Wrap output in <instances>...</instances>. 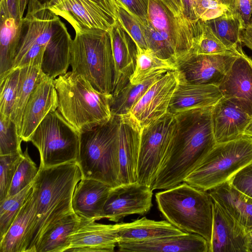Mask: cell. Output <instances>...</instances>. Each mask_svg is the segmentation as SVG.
I'll return each instance as SVG.
<instances>
[{"instance_id":"1","label":"cell","mask_w":252,"mask_h":252,"mask_svg":"<svg viewBox=\"0 0 252 252\" xmlns=\"http://www.w3.org/2000/svg\"><path fill=\"white\" fill-rule=\"evenodd\" d=\"M212 108L193 109L175 115L177 133L151 185L153 190L168 189L183 182L217 144Z\"/></svg>"},{"instance_id":"2","label":"cell","mask_w":252,"mask_h":252,"mask_svg":"<svg viewBox=\"0 0 252 252\" xmlns=\"http://www.w3.org/2000/svg\"><path fill=\"white\" fill-rule=\"evenodd\" d=\"M81 179L76 161L48 168L39 167L32 184L36 200L35 219L26 238L24 252H35L43 235L62 219L74 213L72 196Z\"/></svg>"},{"instance_id":"3","label":"cell","mask_w":252,"mask_h":252,"mask_svg":"<svg viewBox=\"0 0 252 252\" xmlns=\"http://www.w3.org/2000/svg\"><path fill=\"white\" fill-rule=\"evenodd\" d=\"M53 82L58 96L57 110L80 133L111 118L112 94L97 91L82 76L69 71Z\"/></svg>"},{"instance_id":"4","label":"cell","mask_w":252,"mask_h":252,"mask_svg":"<svg viewBox=\"0 0 252 252\" xmlns=\"http://www.w3.org/2000/svg\"><path fill=\"white\" fill-rule=\"evenodd\" d=\"M120 117L80 133L76 162L82 178L101 182L114 188L120 185L119 159Z\"/></svg>"},{"instance_id":"5","label":"cell","mask_w":252,"mask_h":252,"mask_svg":"<svg viewBox=\"0 0 252 252\" xmlns=\"http://www.w3.org/2000/svg\"><path fill=\"white\" fill-rule=\"evenodd\" d=\"M156 201L163 217L179 229L211 241L213 201L208 191L183 182L157 192Z\"/></svg>"},{"instance_id":"6","label":"cell","mask_w":252,"mask_h":252,"mask_svg":"<svg viewBox=\"0 0 252 252\" xmlns=\"http://www.w3.org/2000/svg\"><path fill=\"white\" fill-rule=\"evenodd\" d=\"M70 65L73 72L84 77L97 91L112 94L115 66L109 31L89 30L76 33Z\"/></svg>"},{"instance_id":"7","label":"cell","mask_w":252,"mask_h":252,"mask_svg":"<svg viewBox=\"0 0 252 252\" xmlns=\"http://www.w3.org/2000/svg\"><path fill=\"white\" fill-rule=\"evenodd\" d=\"M252 164V137L243 135L217 143L183 182L208 191Z\"/></svg>"},{"instance_id":"8","label":"cell","mask_w":252,"mask_h":252,"mask_svg":"<svg viewBox=\"0 0 252 252\" xmlns=\"http://www.w3.org/2000/svg\"><path fill=\"white\" fill-rule=\"evenodd\" d=\"M80 132L69 124L57 110L49 113L31 136L37 149L40 167L48 168L76 161Z\"/></svg>"},{"instance_id":"9","label":"cell","mask_w":252,"mask_h":252,"mask_svg":"<svg viewBox=\"0 0 252 252\" xmlns=\"http://www.w3.org/2000/svg\"><path fill=\"white\" fill-rule=\"evenodd\" d=\"M175 115L167 112L140 132L137 180L151 187L164 156L177 131Z\"/></svg>"},{"instance_id":"10","label":"cell","mask_w":252,"mask_h":252,"mask_svg":"<svg viewBox=\"0 0 252 252\" xmlns=\"http://www.w3.org/2000/svg\"><path fill=\"white\" fill-rule=\"evenodd\" d=\"M148 22L170 43L177 63L192 53L202 34L204 23L200 19L192 21L184 14H174L159 0H149Z\"/></svg>"},{"instance_id":"11","label":"cell","mask_w":252,"mask_h":252,"mask_svg":"<svg viewBox=\"0 0 252 252\" xmlns=\"http://www.w3.org/2000/svg\"><path fill=\"white\" fill-rule=\"evenodd\" d=\"M48 9L66 20L76 33L109 31L117 19L114 0H54Z\"/></svg>"},{"instance_id":"12","label":"cell","mask_w":252,"mask_h":252,"mask_svg":"<svg viewBox=\"0 0 252 252\" xmlns=\"http://www.w3.org/2000/svg\"><path fill=\"white\" fill-rule=\"evenodd\" d=\"M178 70L165 73L147 90L130 112L129 119L141 131L164 116L178 85Z\"/></svg>"},{"instance_id":"13","label":"cell","mask_w":252,"mask_h":252,"mask_svg":"<svg viewBox=\"0 0 252 252\" xmlns=\"http://www.w3.org/2000/svg\"><path fill=\"white\" fill-rule=\"evenodd\" d=\"M153 191L137 181L111 188L104 208L105 219L118 222L130 215L147 214L153 206Z\"/></svg>"},{"instance_id":"14","label":"cell","mask_w":252,"mask_h":252,"mask_svg":"<svg viewBox=\"0 0 252 252\" xmlns=\"http://www.w3.org/2000/svg\"><path fill=\"white\" fill-rule=\"evenodd\" d=\"M242 51L210 55L190 54L177 64L179 77L190 83L218 87Z\"/></svg>"},{"instance_id":"15","label":"cell","mask_w":252,"mask_h":252,"mask_svg":"<svg viewBox=\"0 0 252 252\" xmlns=\"http://www.w3.org/2000/svg\"><path fill=\"white\" fill-rule=\"evenodd\" d=\"M81 217L69 238L67 252H112L119 241V223L106 224Z\"/></svg>"},{"instance_id":"16","label":"cell","mask_w":252,"mask_h":252,"mask_svg":"<svg viewBox=\"0 0 252 252\" xmlns=\"http://www.w3.org/2000/svg\"><path fill=\"white\" fill-rule=\"evenodd\" d=\"M222 97L252 117V60L242 51L218 86Z\"/></svg>"},{"instance_id":"17","label":"cell","mask_w":252,"mask_h":252,"mask_svg":"<svg viewBox=\"0 0 252 252\" xmlns=\"http://www.w3.org/2000/svg\"><path fill=\"white\" fill-rule=\"evenodd\" d=\"M58 107L53 79L46 75L38 83L25 108L18 132L22 141H30L32 135L45 117Z\"/></svg>"},{"instance_id":"18","label":"cell","mask_w":252,"mask_h":252,"mask_svg":"<svg viewBox=\"0 0 252 252\" xmlns=\"http://www.w3.org/2000/svg\"><path fill=\"white\" fill-rule=\"evenodd\" d=\"M213 201L209 252H247V230Z\"/></svg>"},{"instance_id":"19","label":"cell","mask_w":252,"mask_h":252,"mask_svg":"<svg viewBox=\"0 0 252 252\" xmlns=\"http://www.w3.org/2000/svg\"><path fill=\"white\" fill-rule=\"evenodd\" d=\"M109 32L115 66L112 94V96H114L129 82L135 67L138 48L118 18Z\"/></svg>"},{"instance_id":"20","label":"cell","mask_w":252,"mask_h":252,"mask_svg":"<svg viewBox=\"0 0 252 252\" xmlns=\"http://www.w3.org/2000/svg\"><path fill=\"white\" fill-rule=\"evenodd\" d=\"M117 245L124 252H209L204 237L188 232L144 242H118Z\"/></svg>"},{"instance_id":"21","label":"cell","mask_w":252,"mask_h":252,"mask_svg":"<svg viewBox=\"0 0 252 252\" xmlns=\"http://www.w3.org/2000/svg\"><path fill=\"white\" fill-rule=\"evenodd\" d=\"M222 97L218 86L190 83L179 77L168 112L176 115L193 109L212 107Z\"/></svg>"},{"instance_id":"22","label":"cell","mask_w":252,"mask_h":252,"mask_svg":"<svg viewBox=\"0 0 252 252\" xmlns=\"http://www.w3.org/2000/svg\"><path fill=\"white\" fill-rule=\"evenodd\" d=\"M211 118L217 143L243 136L252 119L235 104L223 97L212 106Z\"/></svg>"},{"instance_id":"23","label":"cell","mask_w":252,"mask_h":252,"mask_svg":"<svg viewBox=\"0 0 252 252\" xmlns=\"http://www.w3.org/2000/svg\"><path fill=\"white\" fill-rule=\"evenodd\" d=\"M119 130V182H137L140 131L126 116L120 117Z\"/></svg>"},{"instance_id":"24","label":"cell","mask_w":252,"mask_h":252,"mask_svg":"<svg viewBox=\"0 0 252 252\" xmlns=\"http://www.w3.org/2000/svg\"><path fill=\"white\" fill-rule=\"evenodd\" d=\"M111 187L96 180L82 178L72 198L73 212L95 220L105 219L104 208Z\"/></svg>"},{"instance_id":"25","label":"cell","mask_w":252,"mask_h":252,"mask_svg":"<svg viewBox=\"0 0 252 252\" xmlns=\"http://www.w3.org/2000/svg\"><path fill=\"white\" fill-rule=\"evenodd\" d=\"M71 37L61 21L48 43L41 69L48 77L56 79L65 74L70 65Z\"/></svg>"},{"instance_id":"26","label":"cell","mask_w":252,"mask_h":252,"mask_svg":"<svg viewBox=\"0 0 252 252\" xmlns=\"http://www.w3.org/2000/svg\"><path fill=\"white\" fill-rule=\"evenodd\" d=\"M208 192L247 231L252 229V198L234 187L229 181Z\"/></svg>"},{"instance_id":"27","label":"cell","mask_w":252,"mask_h":252,"mask_svg":"<svg viewBox=\"0 0 252 252\" xmlns=\"http://www.w3.org/2000/svg\"><path fill=\"white\" fill-rule=\"evenodd\" d=\"M119 224V242H144L186 233L167 220H155L145 217Z\"/></svg>"},{"instance_id":"28","label":"cell","mask_w":252,"mask_h":252,"mask_svg":"<svg viewBox=\"0 0 252 252\" xmlns=\"http://www.w3.org/2000/svg\"><path fill=\"white\" fill-rule=\"evenodd\" d=\"M36 200L32 189L6 234L0 239V252H24L25 242L34 220Z\"/></svg>"},{"instance_id":"29","label":"cell","mask_w":252,"mask_h":252,"mask_svg":"<svg viewBox=\"0 0 252 252\" xmlns=\"http://www.w3.org/2000/svg\"><path fill=\"white\" fill-rule=\"evenodd\" d=\"M74 212L59 221L40 239L35 252H65L69 246V238L80 221Z\"/></svg>"},{"instance_id":"30","label":"cell","mask_w":252,"mask_h":252,"mask_svg":"<svg viewBox=\"0 0 252 252\" xmlns=\"http://www.w3.org/2000/svg\"><path fill=\"white\" fill-rule=\"evenodd\" d=\"M214 34L229 50H242L241 32L244 30L242 20L237 12L228 11L216 18L205 21Z\"/></svg>"},{"instance_id":"31","label":"cell","mask_w":252,"mask_h":252,"mask_svg":"<svg viewBox=\"0 0 252 252\" xmlns=\"http://www.w3.org/2000/svg\"><path fill=\"white\" fill-rule=\"evenodd\" d=\"M20 68V79L10 119L20 129L24 111L28 101L38 83L45 76L41 68L32 66Z\"/></svg>"},{"instance_id":"32","label":"cell","mask_w":252,"mask_h":252,"mask_svg":"<svg viewBox=\"0 0 252 252\" xmlns=\"http://www.w3.org/2000/svg\"><path fill=\"white\" fill-rule=\"evenodd\" d=\"M164 74L154 75L137 84L128 83L116 95L112 96L110 103L112 115H126L150 87Z\"/></svg>"},{"instance_id":"33","label":"cell","mask_w":252,"mask_h":252,"mask_svg":"<svg viewBox=\"0 0 252 252\" xmlns=\"http://www.w3.org/2000/svg\"><path fill=\"white\" fill-rule=\"evenodd\" d=\"M20 20H0V76L12 69L20 39Z\"/></svg>"},{"instance_id":"34","label":"cell","mask_w":252,"mask_h":252,"mask_svg":"<svg viewBox=\"0 0 252 252\" xmlns=\"http://www.w3.org/2000/svg\"><path fill=\"white\" fill-rule=\"evenodd\" d=\"M177 70L175 63L158 58L150 49L138 48L135 67L129 82L137 84L154 75Z\"/></svg>"},{"instance_id":"35","label":"cell","mask_w":252,"mask_h":252,"mask_svg":"<svg viewBox=\"0 0 252 252\" xmlns=\"http://www.w3.org/2000/svg\"><path fill=\"white\" fill-rule=\"evenodd\" d=\"M33 182L19 193L0 202V239L6 234L31 193Z\"/></svg>"},{"instance_id":"36","label":"cell","mask_w":252,"mask_h":252,"mask_svg":"<svg viewBox=\"0 0 252 252\" xmlns=\"http://www.w3.org/2000/svg\"><path fill=\"white\" fill-rule=\"evenodd\" d=\"M20 68H12L0 76V115L10 117L16 96Z\"/></svg>"},{"instance_id":"37","label":"cell","mask_w":252,"mask_h":252,"mask_svg":"<svg viewBox=\"0 0 252 252\" xmlns=\"http://www.w3.org/2000/svg\"><path fill=\"white\" fill-rule=\"evenodd\" d=\"M38 171V169L29 156L27 147L15 173L7 197L16 194L31 184Z\"/></svg>"},{"instance_id":"38","label":"cell","mask_w":252,"mask_h":252,"mask_svg":"<svg viewBox=\"0 0 252 252\" xmlns=\"http://www.w3.org/2000/svg\"><path fill=\"white\" fill-rule=\"evenodd\" d=\"M142 27L148 49L158 58L171 61L177 65L176 54L168 41L148 22L147 24H142Z\"/></svg>"},{"instance_id":"39","label":"cell","mask_w":252,"mask_h":252,"mask_svg":"<svg viewBox=\"0 0 252 252\" xmlns=\"http://www.w3.org/2000/svg\"><path fill=\"white\" fill-rule=\"evenodd\" d=\"M22 141L15 123L10 117L0 115V155L22 153Z\"/></svg>"},{"instance_id":"40","label":"cell","mask_w":252,"mask_h":252,"mask_svg":"<svg viewBox=\"0 0 252 252\" xmlns=\"http://www.w3.org/2000/svg\"><path fill=\"white\" fill-rule=\"evenodd\" d=\"M117 16L124 29L135 42L137 48L149 49L142 27V23L120 4L116 3Z\"/></svg>"},{"instance_id":"41","label":"cell","mask_w":252,"mask_h":252,"mask_svg":"<svg viewBox=\"0 0 252 252\" xmlns=\"http://www.w3.org/2000/svg\"><path fill=\"white\" fill-rule=\"evenodd\" d=\"M23 153L0 155V202L8 195L12 179Z\"/></svg>"},{"instance_id":"42","label":"cell","mask_w":252,"mask_h":252,"mask_svg":"<svg viewBox=\"0 0 252 252\" xmlns=\"http://www.w3.org/2000/svg\"><path fill=\"white\" fill-rule=\"evenodd\" d=\"M233 52L234 51L228 50L223 44L214 34L209 26L204 21L202 34L191 54L210 55Z\"/></svg>"},{"instance_id":"43","label":"cell","mask_w":252,"mask_h":252,"mask_svg":"<svg viewBox=\"0 0 252 252\" xmlns=\"http://www.w3.org/2000/svg\"><path fill=\"white\" fill-rule=\"evenodd\" d=\"M194 8L198 18L203 21L216 18L230 11L226 6L214 0H194Z\"/></svg>"},{"instance_id":"44","label":"cell","mask_w":252,"mask_h":252,"mask_svg":"<svg viewBox=\"0 0 252 252\" xmlns=\"http://www.w3.org/2000/svg\"><path fill=\"white\" fill-rule=\"evenodd\" d=\"M229 182L238 190L252 198V164L243 168Z\"/></svg>"},{"instance_id":"45","label":"cell","mask_w":252,"mask_h":252,"mask_svg":"<svg viewBox=\"0 0 252 252\" xmlns=\"http://www.w3.org/2000/svg\"><path fill=\"white\" fill-rule=\"evenodd\" d=\"M136 17L143 24H148L149 0H114Z\"/></svg>"},{"instance_id":"46","label":"cell","mask_w":252,"mask_h":252,"mask_svg":"<svg viewBox=\"0 0 252 252\" xmlns=\"http://www.w3.org/2000/svg\"><path fill=\"white\" fill-rule=\"evenodd\" d=\"M0 20L13 18L17 20L21 19L19 13V0H0Z\"/></svg>"},{"instance_id":"47","label":"cell","mask_w":252,"mask_h":252,"mask_svg":"<svg viewBox=\"0 0 252 252\" xmlns=\"http://www.w3.org/2000/svg\"><path fill=\"white\" fill-rule=\"evenodd\" d=\"M237 12L239 15L244 29L249 25L252 14V2L251 0H236Z\"/></svg>"},{"instance_id":"48","label":"cell","mask_w":252,"mask_h":252,"mask_svg":"<svg viewBox=\"0 0 252 252\" xmlns=\"http://www.w3.org/2000/svg\"><path fill=\"white\" fill-rule=\"evenodd\" d=\"M54 0H29L26 15L45 9H49Z\"/></svg>"},{"instance_id":"49","label":"cell","mask_w":252,"mask_h":252,"mask_svg":"<svg viewBox=\"0 0 252 252\" xmlns=\"http://www.w3.org/2000/svg\"><path fill=\"white\" fill-rule=\"evenodd\" d=\"M194 0H182L183 5V13L184 15L190 21H195L198 19L194 8Z\"/></svg>"},{"instance_id":"50","label":"cell","mask_w":252,"mask_h":252,"mask_svg":"<svg viewBox=\"0 0 252 252\" xmlns=\"http://www.w3.org/2000/svg\"><path fill=\"white\" fill-rule=\"evenodd\" d=\"M241 38L242 43L252 50V18L247 28L242 31Z\"/></svg>"},{"instance_id":"51","label":"cell","mask_w":252,"mask_h":252,"mask_svg":"<svg viewBox=\"0 0 252 252\" xmlns=\"http://www.w3.org/2000/svg\"><path fill=\"white\" fill-rule=\"evenodd\" d=\"M176 15L183 14L182 0H159Z\"/></svg>"},{"instance_id":"52","label":"cell","mask_w":252,"mask_h":252,"mask_svg":"<svg viewBox=\"0 0 252 252\" xmlns=\"http://www.w3.org/2000/svg\"><path fill=\"white\" fill-rule=\"evenodd\" d=\"M226 6L233 13L237 12L236 0H214Z\"/></svg>"},{"instance_id":"53","label":"cell","mask_w":252,"mask_h":252,"mask_svg":"<svg viewBox=\"0 0 252 252\" xmlns=\"http://www.w3.org/2000/svg\"><path fill=\"white\" fill-rule=\"evenodd\" d=\"M247 252H252V229L248 231L247 234Z\"/></svg>"},{"instance_id":"54","label":"cell","mask_w":252,"mask_h":252,"mask_svg":"<svg viewBox=\"0 0 252 252\" xmlns=\"http://www.w3.org/2000/svg\"><path fill=\"white\" fill-rule=\"evenodd\" d=\"M243 135H246L252 137V119L246 128L244 132Z\"/></svg>"},{"instance_id":"55","label":"cell","mask_w":252,"mask_h":252,"mask_svg":"<svg viewBox=\"0 0 252 252\" xmlns=\"http://www.w3.org/2000/svg\"><path fill=\"white\" fill-rule=\"evenodd\" d=\"M251 1H252V0H251Z\"/></svg>"}]
</instances>
